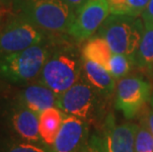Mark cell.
Returning <instances> with one entry per match:
<instances>
[{"label": "cell", "instance_id": "cell-1", "mask_svg": "<svg viewBox=\"0 0 153 152\" xmlns=\"http://www.w3.org/2000/svg\"><path fill=\"white\" fill-rule=\"evenodd\" d=\"M12 12L45 32L68 33L73 11L61 0H13Z\"/></svg>", "mask_w": 153, "mask_h": 152}, {"label": "cell", "instance_id": "cell-2", "mask_svg": "<svg viewBox=\"0 0 153 152\" xmlns=\"http://www.w3.org/2000/svg\"><path fill=\"white\" fill-rule=\"evenodd\" d=\"M82 72V56L71 47H61L51 53L39 74V83L60 95L79 81Z\"/></svg>", "mask_w": 153, "mask_h": 152}, {"label": "cell", "instance_id": "cell-3", "mask_svg": "<svg viewBox=\"0 0 153 152\" xmlns=\"http://www.w3.org/2000/svg\"><path fill=\"white\" fill-rule=\"evenodd\" d=\"M144 24L141 19L129 15L110 14L99 29V35L108 42L114 53L134 59L140 44Z\"/></svg>", "mask_w": 153, "mask_h": 152}, {"label": "cell", "instance_id": "cell-4", "mask_svg": "<svg viewBox=\"0 0 153 152\" xmlns=\"http://www.w3.org/2000/svg\"><path fill=\"white\" fill-rule=\"evenodd\" d=\"M51 53L47 47L38 44L0 56V80L23 84L37 78Z\"/></svg>", "mask_w": 153, "mask_h": 152}, {"label": "cell", "instance_id": "cell-5", "mask_svg": "<svg viewBox=\"0 0 153 152\" xmlns=\"http://www.w3.org/2000/svg\"><path fill=\"white\" fill-rule=\"evenodd\" d=\"M47 35L27 19L13 13L0 27V56L42 44Z\"/></svg>", "mask_w": 153, "mask_h": 152}, {"label": "cell", "instance_id": "cell-6", "mask_svg": "<svg viewBox=\"0 0 153 152\" xmlns=\"http://www.w3.org/2000/svg\"><path fill=\"white\" fill-rule=\"evenodd\" d=\"M110 14L108 0H88L74 11L68 34L78 42L88 40L99 31Z\"/></svg>", "mask_w": 153, "mask_h": 152}, {"label": "cell", "instance_id": "cell-7", "mask_svg": "<svg viewBox=\"0 0 153 152\" xmlns=\"http://www.w3.org/2000/svg\"><path fill=\"white\" fill-rule=\"evenodd\" d=\"M150 97V84L140 77H126L117 85V107L126 119L135 117Z\"/></svg>", "mask_w": 153, "mask_h": 152}, {"label": "cell", "instance_id": "cell-8", "mask_svg": "<svg viewBox=\"0 0 153 152\" xmlns=\"http://www.w3.org/2000/svg\"><path fill=\"white\" fill-rule=\"evenodd\" d=\"M94 102L95 95L92 86L85 81H78L57 96L55 106L66 115L86 122L93 112Z\"/></svg>", "mask_w": 153, "mask_h": 152}, {"label": "cell", "instance_id": "cell-9", "mask_svg": "<svg viewBox=\"0 0 153 152\" xmlns=\"http://www.w3.org/2000/svg\"><path fill=\"white\" fill-rule=\"evenodd\" d=\"M88 128L85 121L66 115L61 128L50 147L51 152H79L87 141Z\"/></svg>", "mask_w": 153, "mask_h": 152}, {"label": "cell", "instance_id": "cell-10", "mask_svg": "<svg viewBox=\"0 0 153 152\" xmlns=\"http://www.w3.org/2000/svg\"><path fill=\"white\" fill-rule=\"evenodd\" d=\"M137 125H117L112 116L106 119L102 137L105 152H135L134 139Z\"/></svg>", "mask_w": 153, "mask_h": 152}, {"label": "cell", "instance_id": "cell-11", "mask_svg": "<svg viewBox=\"0 0 153 152\" xmlns=\"http://www.w3.org/2000/svg\"><path fill=\"white\" fill-rule=\"evenodd\" d=\"M8 122L14 132L23 140L29 142L41 141L39 132V115L27 107L15 104L8 112Z\"/></svg>", "mask_w": 153, "mask_h": 152}, {"label": "cell", "instance_id": "cell-12", "mask_svg": "<svg viewBox=\"0 0 153 152\" xmlns=\"http://www.w3.org/2000/svg\"><path fill=\"white\" fill-rule=\"evenodd\" d=\"M57 95L44 84L37 83L26 87L18 94V103L37 115L55 106Z\"/></svg>", "mask_w": 153, "mask_h": 152}, {"label": "cell", "instance_id": "cell-13", "mask_svg": "<svg viewBox=\"0 0 153 152\" xmlns=\"http://www.w3.org/2000/svg\"><path fill=\"white\" fill-rule=\"evenodd\" d=\"M66 114L56 106L47 109L39 115V132L41 141L48 147L54 143Z\"/></svg>", "mask_w": 153, "mask_h": 152}, {"label": "cell", "instance_id": "cell-14", "mask_svg": "<svg viewBox=\"0 0 153 152\" xmlns=\"http://www.w3.org/2000/svg\"><path fill=\"white\" fill-rule=\"evenodd\" d=\"M82 71L87 82L104 93H112L116 88L115 78L105 67L82 57Z\"/></svg>", "mask_w": 153, "mask_h": 152}, {"label": "cell", "instance_id": "cell-15", "mask_svg": "<svg viewBox=\"0 0 153 152\" xmlns=\"http://www.w3.org/2000/svg\"><path fill=\"white\" fill-rule=\"evenodd\" d=\"M114 53L111 50L108 42L103 37H93L88 39L86 44L82 47L83 59L91 60L102 65L108 70L110 59Z\"/></svg>", "mask_w": 153, "mask_h": 152}, {"label": "cell", "instance_id": "cell-16", "mask_svg": "<svg viewBox=\"0 0 153 152\" xmlns=\"http://www.w3.org/2000/svg\"><path fill=\"white\" fill-rule=\"evenodd\" d=\"M134 63L144 70L153 71V26L144 25L140 44L134 56Z\"/></svg>", "mask_w": 153, "mask_h": 152}, {"label": "cell", "instance_id": "cell-17", "mask_svg": "<svg viewBox=\"0 0 153 152\" xmlns=\"http://www.w3.org/2000/svg\"><path fill=\"white\" fill-rule=\"evenodd\" d=\"M134 63V59L120 53H113L110 59L108 71L115 79L125 77L131 69Z\"/></svg>", "mask_w": 153, "mask_h": 152}, {"label": "cell", "instance_id": "cell-18", "mask_svg": "<svg viewBox=\"0 0 153 152\" xmlns=\"http://www.w3.org/2000/svg\"><path fill=\"white\" fill-rule=\"evenodd\" d=\"M135 152H153V135L146 122L137 125L134 139Z\"/></svg>", "mask_w": 153, "mask_h": 152}, {"label": "cell", "instance_id": "cell-19", "mask_svg": "<svg viewBox=\"0 0 153 152\" xmlns=\"http://www.w3.org/2000/svg\"><path fill=\"white\" fill-rule=\"evenodd\" d=\"M1 152H48L47 148L35 142L29 141H9L7 142L4 147L2 148Z\"/></svg>", "mask_w": 153, "mask_h": 152}, {"label": "cell", "instance_id": "cell-20", "mask_svg": "<svg viewBox=\"0 0 153 152\" xmlns=\"http://www.w3.org/2000/svg\"><path fill=\"white\" fill-rule=\"evenodd\" d=\"M149 0H126V15L138 17L146 8Z\"/></svg>", "mask_w": 153, "mask_h": 152}, {"label": "cell", "instance_id": "cell-21", "mask_svg": "<svg viewBox=\"0 0 153 152\" xmlns=\"http://www.w3.org/2000/svg\"><path fill=\"white\" fill-rule=\"evenodd\" d=\"M79 152H105L102 137L98 135H92L86 143L83 145Z\"/></svg>", "mask_w": 153, "mask_h": 152}, {"label": "cell", "instance_id": "cell-22", "mask_svg": "<svg viewBox=\"0 0 153 152\" xmlns=\"http://www.w3.org/2000/svg\"><path fill=\"white\" fill-rule=\"evenodd\" d=\"M110 13L116 15H126V0H108Z\"/></svg>", "mask_w": 153, "mask_h": 152}, {"label": "cell", "instance_id": "cell-23", "mask_svg": "<svg viewBox=\"0 0 153 152\" xmlns=\"http://www.w3.org/2000/svg\"><path fill=\"white\" fill-rule=\"evenodd\" d=\"M143 24L146 26H153V0H149L147 6L141 14Z\"/></svg>", "mask_w": 153, "mask_h": 152}, {"label": "cell", "instance_id": "cell-24", "mask_svg": "<svg viewBox=\"0 0 153 152\" xmlns=\"http://www.w3.org/2000/svg\"><path fill=\"white\" fill-rule=\"evenodd\" d=\"M145 122L153 135V93L150 97V108L147 109V113H146Z\"/></svg>", "mask_w": 153, "mask_h": 152}, {"label": "cell", "instance_id": "cell-25", "mask_svg": "<svg viewBox=\"0 0 153 152\" xmlns=\"http://www.w3.org/2000/svg\"><path fill=\"white\" fill-rule=\"evenodd\" d=\"M61 1L65 3L68 7L74 12V11H76L79 7H81L84 3H86L88 0H61Z\"/></svg>", "mask_w": 153, "mask_h": 152}, {"label": "cell", "instance_id": "cell-26", "mask_svg": "<svg viewBox=\"0 0 153 152\" xmlns=\"http://www.w3.org/2000/svg\"><path fill=\"white\" fill-rule=\"evenodd\" d=\"M9 12H7V9H0V27L4 23L5 15H7Z\"/></svg>", "mask_w": 153, "mask_h": 152}, {"label": "cell", "instance_id": "cell-27", "mask_svg": "<svg viewBox=\"0 0 153 152\" xmlns=\"http://www.w3.org/2000/svg\"><path fill=\"white\" fill-rule=\"evenodd\" d=\"M12 1H13V0H0V2H1V4H2L3 6H4V7H6V8L11 7Z\"/></svg>", "mask_w": 153, "mask_h": 152}, {"label": "cell", "instance_id": "cell-28", "mask_svg": "<svg viewBox=\"0 0 153 152\" xmlns=\"http://www.w3.org/2000/svg\"><path fill=\"white\" fill-rule=\"evenodd\" d=\"M0 9H8V8H6V7H4L2 4H1V2H0Z\"/></svg>", "mask_w": 153, "mask_h": 152}]
</instances>
